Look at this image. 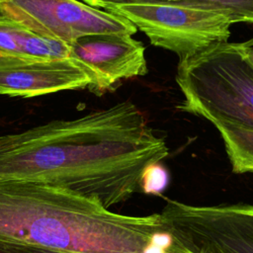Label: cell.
I'll return each instance as SVG.
<instances>
[{
  "mask_svg": "<svg viewBox=\"0 0 253 253\" xmlns=\"http://www.w3.org/2000/svg\"><path fill=\"white\" fill-rule=\"evenodd\" d=\"M177 110L201 117L218 131L236 174H253V65L245 42H223L179 60Z\"/></svg>",
  "mask_w": 253,
  "mask_h": 253,
  "instance_id": "obj_3",
  "label": "cell"
},
{
  "mask_svg": "<svg viewBox=\"0 0 253 253\" xmlns=\"http://www.w3.org/2000/svg\"><path fill=\"white\" fill-rule=\"evenodd\" d=\"M245 53L248 61L253 65V41L245 42Z\"/></svg>",
  "mask_w": 253,
  "mask_h": 253,
  "instance_id": "obj_11",
  "label": "cell"
},
{
  "mask_svg": "<svg viewBox=\"0 0 253 253\" xmlns=\"http://www.w3.org/2000/svg\"><path fill=\"white\" fill-rule=\"evenodd\" d=\"M169 184V174L159 163H154L145 168L140 179L139 189L148 195L160 196Z\"/></svg>",
  "mask_w": 253,
  "mask_h": 253,
  "instance_id": "obj_9",
  "label": "cell"
},
{
  "mask_svg": "<svg viewBox=\"0 0 253 253\" xmlns=\"http://www.w3.org/2000/svg\"><path fill=\"white\" fill-rule=\"evenodd\" d=\"M168 154L143 112L126 100L0 135V181L64 188L109 209L137 191L145 168Z\"/></svg>",
  "mask_w": 253,
  "mask_h": 253,
  "instance_id": "obj_1",
  "label": "cell"
},
{
  "mask_svg": "<svg viewBox=\"0 0 253 253\" xmlns=\"http://www.w3.org/2000/svg\"><path fill=\"white\" fill-rule=\"evenodd\" d=\"M159 213L127 215L64 188L0 181V241L69 253H146Z\"/></svg>",
  "mask_w": 253,
  "mask_h": 253,
  "instance_id": "obj_2",
  "label": "cell"
},
{
  "mask_svg": "<svg viewBox=\"0 0 253 253\" xmlns=\"http://www.w3.org/2000/svg\"><path fill=\"white\" fill-rule=\"evenodd\" d=\"M28 31L19 23L0 16V57L23 58Z\"/></svg>",
  "mask_w": 253,
  "mask_h": 253,
  "instance_id": "obj_8",
  "label": "cell"
},
{
  "mask_svg": "<svg viewBox=\"0 0 253 253\" xmlns=\"http://www.w3.org/2000/svg\"><path fill=\"white\" fill-rule=\"evenodd\" d=\"M95 8L119 15L142 32L154 46L179 60L227 42L235 19L222 10L166 1L102 2Z\"/></svg>",
  "mask_w": 253,
  "mask_h": 253,
  "instance_id": "obj_4",
  "label": "cell"
},
{
  "mask_svg": "<svg viewBox=\"0 0 253 253\" xmlns=\"http://www.w3.org/2000/svg\"><path fill=\"white\" fill-rule=\"evenodd\" d=\"M69 45V57L89 75L88 89L96 95L114 91L123 81L148 71L145 46L130 35L89 36Z\"/></svg>",
  "mask_w": 253,
  "mask_h": 253,
  "instance_id": "obj_6",
  "label": "cell"
},
{
  "mask_svg": "<svg viewBox=\"0 0 253 253\" xmlns=\"http://www.w3.org/2000/svg\"><path fill=\"white\" fill-rule=\"evenodd\" d=\"M91 79L73 59L30 60L0 57V95L32 98L88 88Z\"/></svg>",
  "mask_w": 253,
  "mask_h": 253,
  "instance_id": "obj_7",
  "label": "cell"
},
{
  "mask_svg": "<svg viewBox=\"0 0 253 253\" xmlns=\"http://www.w3.org/2000/svg\"><path fill=\"white\" fill-rule=\"evenodd\" d=\"M0 16L68 44L99 35H134L126 19L79 0H0Z\"/></svg>",
  "mask_w": 253,
  "mask_h": 253,
  "instance_id": "obj_5",
  "label": "cell"
},
{
  "mask_svg": "<svg viewBox=\"0 0 253 253\" xmlns=\"http://www.w3.org/2000/svg\"><path fill=\"white\" fill-rule=\"evenodd\" d=\"M0 253H69L59 250L46 249L27 244L0 241Z\"/></svg>",
  "mask_w": 253,
  "mask_h": 253,
  "instance_id": "obj_10",
  "label": "cell"
}]
</instances>
